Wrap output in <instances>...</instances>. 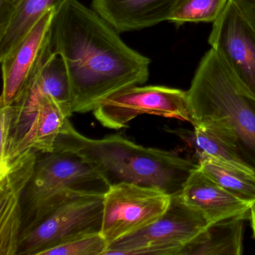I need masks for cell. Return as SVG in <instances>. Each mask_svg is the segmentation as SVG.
I'll list each match as a JSON object with an SVG mask.
<instances>
[{
    "label": "cell",
    "mask_w": 255,
    "mask_h": 255,
    "mask_svg": "<svg viewBox=\"0 0 255 255\" xmlns=\"http://www.w3.org/2000/svg\"><path fill=\"white\" fill-rule=\"evenodd\" d=\"M187 92L192 125L204 122L225 131L255 168V97L213 48L201 59Z\"/></svg>",
    "instance_id": "3"
},
{
    "label": "cell",
    "mask_w": 255,
    "mask_h": 255,
    "mask_svg": "<svg viewBox=\"0 0 255 255\" xmlns=\"http://www.w3.org/2000/svg\"><path fill=\"white\" fill-rule=\"evenodd\" d=\"M249 219H250L251 226H252L254 238L255 240V202L252 204V207H251Z\"/></svg>",
    "instance_id": "24"
},
{
    "label": "cell",
    "mask_w": 255,
    "mask_h": 255,
    "mask_svg": "<svg viewBox=\"0 0 255 255\" xmlns=\"http://www.w3.org/2000/svg\"><path fill=\"white\" fill-rule=\"evenodd\" d=\"M193 129L165 128L170 133L177 135L195 150L196 157L206 155L226 161L255 171L248 163L235 141L228 133L211 124L198 122Z\"/></svg>",
    "instance_id": "17"
},
{
    "label": "cell",
    "mask_w": 255,
    "mask_h": 255,
    "mask_svg": "<svg viewBox=\"0 0 255 255\" xmlns=\"http://www.w3.org/2000/svg\"><path fill=\"white\" fill-rule=\"evenodd\" d=\"M249 216H235L207 225L179 255H241L244 225Z\"/></svg>",
    "instance_id": "16"
},
{
    "label": "cell",
    "mask_w": 255,
    "mask_h": 255,
    "mask_svg": "<svg viewBox=\"0 0 255 255\" xmlns=\"http://www.w3.org/2000/svg\"><path fill=\"white\" fill-rule=\"evenodd\" d=\"M207 225L201 213L175 195L171 197L168 210L159 219L115 242L104 255H179Z\"/></svg>",
    "instance_id": "6"
},
{
    "label": "cell",
    "mask_w": 255,
    "mask_h": 255,
    "mask_svg": "<svg viewBox=\"0 0 255 255\" xmlns=\"http://www.w3.org/2000/svg\"><path fill=\"white\" fill-rule=\"evenodd\" d=\"M108 244L101 232L86 234L46 251L41 255H104Z\"/></svg>",
    "instance_id": "21"
},
{
    "label": "cell",
    "mask_w": 255,
    "mask_h": 255,
    "mask_svg": "<svg viewBox=\"0 0 255 255\" xmlns=\"http://www.w3.org/2000/svg\"><path fill=\"white\" fill-rule=\"evenodd\" d=\"M230 0H180L168 21L177 26L186 23H213Z\"/></svg>",
    "instance_id": "20"
},
{
    "label": "cell",
    "mask_w": 255,
    "mask_h": 255,
    "mask_svg": "<svg viewBox=\"0 0 255 255\" xmlns=\"http://www.w3.org/2000/svg\"><path fill=\"white\" fill-rule=\"evenodd\" d=\"M14 109L12 106L0 107V165L5 162L9 147Z\"/></svg>",
    "instance_id": "22"
},
{
    "label": "cell",
    "mask_w": 255,
    "mask_h": 255,
    "mask_svg": "<svg viewBox=\"0 0 255 255\" xmlns=\"http://www.w3.org/2000/svg\"><path fill=\"white\" fill-rule=\"evenodd\" d=\"M180 0H92V8L118 32L140 30L168 20Z\"/></svg>",
    "instance_id": "14"
},
{
    "label": "cell",
    "mask_w": 255,
    "mask_h": 255,
    "mask_svg": "<svg viewBox=\"0 0 255 255\" xmlns=\"http://www.w3.org/2000/svg\"><path fill=\"white\" fill-rule=\"evenodd\" d=\"M38 152L14 159L0 174V255H16L22 228L21 199L35 168Z\"/></svg>",
    "instance_id": "12"
},
{
    "label": "cell",
    "mask_w": 255,
    "mask_h": 255,
    "mask_svg": "<svg viewBox=\"0 0 255 255\" xmlns=\"http://www.w3.org/2000/svg\"><path fill=\"white\" fill-rule=\"evenodd\" d=\"M255 29V0H230Z\"/></svg>",
    "instance_id": "23"
},
{
    "label": "cell",
    "mask_w": 255,
    "mask_h": 255,
    "mask_svg": "<svg viewBox=\"0 0 255 255\" xmlns=\"http://www.w3.org/2000/svg\"><path fill=\"white\" fill-rule=\"evenodd\" d=\"M119 33L78 0H66L55 12L50 50L65 62L73 114L93 112L113 94L148 80L150 59L128 47Z\"/></svg>",
    "instance_id": "1"
},
{
    "label": "cell",
    "mask_w": 255,
    "mask_h": 255,
    "mask_svg": "<svg viewBox=\"0 0 255 255\" xmlns=\"http://www.w3.org/2000/svg\"><path fill=\"white\" fill-rule=\"evenodd\" d=\"M93 114L103 126L117 130L141 115L192 123L187 91L160 86H135L119 91L104 100Z\"/></svg>",
    "instance_id": "7"
},
{
    "label": "cell",
    "mask_w": 255,
    "mask_h": 255,
    "mask_svg": "<svg viewBox=\"0 0 255 255\" xmlns=\"http://www.w3.org/2000/svg\"><path fill=\"white\" fill-rule=\"evenodd\" d=\"M72 115L70 106L47 97L35 111L12 124L8 153L5 162L0 165V174L14 159L28 151H54L56 139Z\"/></svg>",
    "instance_id": "11"
},
{
    "label": "cell",
    "mask_w": 255,
    "mask_h": 255,
    "mask_svg": "<svg viewBox=\"0 0 255 255\" xmlns=\"http://www.w3.org/2000/svg\"><path fill=\"white\" fill-rule=\"evenodd\" d=\"M95 168L74 153L38 152L33 174L21 199V233L36 225L73 194L108 189Z\"/></svg>",
    "instance_id": "4"
},
{
    "label": "cell",
    "mask_w": 255,
    "mask_h": 255,
    "mask_svg": "<svg viewBox=\"0 0 255 255\" xmlns=\"http://www.w3.org/2000/svg\"><path fill=\"white\" fill-rule=\"evenodd\" d=\"M66 0H15L8 22L0 28V59H3L50 10L59 9Z\"/></svg>",
    "instance_id": "18"
},
{
    "label": "cell",
    "mask_w": 255,
    "mask_h": 255,
    "mask_svg": "<svg viewBox=\"0 0 255 255\" xmlns=\"http://www.w3.org/2000/svg\"><path fill=\"white\" fill-rule=\"evenodd\" d=\"M171 196L134 183L109 186L104 194L101 234L108 244L145 228L168 210Z\"/></svg>",
    "instance_id": "8"
},
{
    "label": "cell",
    "mask_w": 255,
    "mask_h": 255,
    "mask_svg": "<svg viewBox=\"0 0 255 255\" xmlns=\"http://www.w3.org/2000/svg\"><path fill=\"white\" fill-rule=\"evenodd\" d=\"M105 192L81 191L68 197L22 233L16 255H41L86 234L101 232Z\"/></svg>",
    "instance_id": "5"
},
{
    "label": "cell",
    "mask_w": 255,
    "mask_h": 255,
    "mask_svg": "<svg viewBox=\"0 0 255 255\" xmlns=\"http://www.w3.org/2000/svg\"><path fill=\"white\" fill-rule=\"evenodd\" d=\"M208 43L255 97V29L231 1L213 22Z\"/></svg>",
    "instance_id": "9"
},
{
    "label": "cell",
    "mask_w": 255,
    "mask_h": 255,
    "mask_svg": "<svg viewBox=\"0 0 255 255\" xmlns=\"http://www.w3.org/2000/svg\"><path fill=\"white\" fill-rule=\"evenodd\" d=\"M178 195L186 205L201 213L209 225L235 216H249L253 204L224 189L199 165L191 173Z\"/></svg>",
    "instance_id": "13"
},
{
    "label": "cell",
    "mask_w": 255,
    "mask_h": 255,
    "mask_svg": "<svg viewBox=\"0 0 255 255\" xmlns=\"http://www.w3.org/2000/svg\"><path fill=\"white\" fill-rule=\"evenodd\" d=\"M55 150L74 153L92 165L107 186L134 183L159 189L173 197L198 166L178 153L135 144L121 135L99 139L77 130L69 120L59 133Z\"/></svg>",
    "instance_id": "2"
},
{
    "label": "cell",
    "mask_w": 255,
    "mask_h": 255,
    "mask_svg": "<svg viewBox=\"0 0 255 255\" xmlns=\"http://www.w3.org/2000/svg\"><path fill=\"white\" fill-rule=\"evenodd\" d=\"M201 169L212 180L240 199L255 202V171L210 156H198Z\"/></svg>",
    "instance_id": "19"
},
{
    "label": "cell",
    "mask_w": 255,
    "mask_h": 255,
    "mask_svg": "<svg viewBox=\"0 0 255 255\" xmlns=\"http://www.w3.org/2000/svg\"><path fill=\"white\" fill-rule=\"evenodd\" d=\"M47 97L71 107L72 95L65 62L59 55L52 52L43 62L20 99L12 106V124L35 111L40 102Z\"/></svg>",
    "instance_id": "15"
},
{
    "label": "cell",
    "mask_w": 255,
    "mask_h": 255,
    "mask_svg": "<svg viewBox=\"0 0 255 255\" xmlns=\"http://www.w3.org/2000/svg\"><path fill=\"white\" fill-rule=\"evenodd\" d=\"M55 12V10L47 11L25 38L0 59L3 82L0 107L17 102L51 53L50 31Z\"/></svg>",
    "instance_id": "10"
}]
</instances>
